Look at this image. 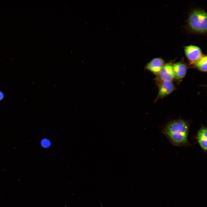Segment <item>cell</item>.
I'll return each mask as SVG.
<instances>
[{
  "mask_svg": "<svg viewBox=\"0 0 207 207\" xmlns=\"http://www.w3.org/2000/svg\"><path fill=\"white\" fill-rule=\"evenodd\" d=\"M4 94L1 91H0V101L2 100L4 98Z\"/></svg>",
  "mask_w": 207,
  "mask_h": 207,
  "instance_id": "8fae6325",
  "label": "cell"
},
{
  "mask_svg": "<svg viewBox=\"0 0 207 207\" xmlns=\"http://www.w3.org/2000/svg\"><path fill=\"white\" fill-rule=\"evenodd\" d=\"M40 143L41 147L45 148H49L51 145V141L47 138H44L42 139Z\"/></svg>",
  "mask_w": 207,
  "mask_h": 207,
  "instance_id": "30bf717a",
  "label": "cell"
},
{
  "mask_svg": "<svg viewBox=\"0 0 207 207\" xmlns=\"http://www.w3.org/2000/svg\"><path fill=\"white\" fill-rule=\"evenodd\" d=\"M173 64L170 62L165 64L159 73L156 75V80L158 84L163 81H172L175 79Z\"/></svg>",
  "mask_w": 207,
  "mask_h": 207,
  "instance_id": "277c9868",
  "label": "cell"
},
{
  "mask_svg": "<svg viewBox=\"0 0 207 207\" xmlns=\"http://www.w3.org/2000/svg\"><path fill=\"white\" fill-rule=\"evenodd\" d=\"M184 51L189 64L191 66L199 60L203 55L200 48L193 45L185 46Z\"/></svg>",
  "mask_w": 207,
  "mask_h": 207,
  "instance_id": "3957f363",
  "label": "cell"
},
{
  "mask_svg": "<svg viewBox=\"0 0 207 207\" xmlns=\"http://www.w3.org/2000/svg\"><path fill=\"white\" fill-rule=\"evenodd\" d=\"M164 60L160 57L153 58L148 63L145 69L157 75L165 64Z\"/></svg>",
  "mask_w": 207,
  "mask_h": 207,
  "instance_id": "52a82bcc",
  "label": "cell"
},
{
  "mask_svg": "<svg viewBox=\"0 0 207 207\" xmlns=\"http://www.w3.org/2000/svg\"><path fill=\"white\" fill-rule=\"evenodd\" d=\"M192 66L200 72H207V55H203Z\"/></svg>",
  "mask_w": 207,
  "mask_h": 207,
  "instance_id": "9c48e42d",
  "label": "cell"
},
{
  "mask_svg": "<svg viewBox=\"0 0 207 207\" xmlns=\"http://www.w3.org/2000/svg\"><path fill=\"white\" fill-rule=\"evenodd\" d=\"M189 29L198 33L207 32V13L203 10L195 9L189 13L187 20Z\"/></svg>",
  "mask_w": 207,
  "mask_h": 207,
  "instance_id": "7a4b0ae2",
  "label": "cell"
},
{
  "mask_svg": "<svg viewBox=\"0 0 207 207\" xmlns=\"http://www.w3.org/2000/svg\"><path fill=\"white\" fill-rule=\"evenodd\" d=\"M189 128L188 121L179 118L166 124L162 129L161 133L173 145L188 146L190 145L188 137Z\"/></svg>",
  "mask_w": 207,
  "mask_h": 207,
  "instance_id": "6da1fadb",
  "label": "cell"
},
{
  "mask_svg": "<svg viewBox=\"0 0 207 207\" xmlns=\"http://www.w3.org/2000/svg\"><path fill=\"white\" fill-rule=\"evenodd\" d=\"M197 141L202 149L207 152V128L202 125L198 130L196 136Z\"/></svg>",
  "mask_w": 207,
  "mask_h": 207,
  "instance_id": "ba28073f",
  "label": "cell"
},
{
  "mask_svg": "<svg viewBox=\"0 0 207 207\" xmlns=\"http://www.w3.org/2000/svg\"><path fill=\"white\" fill-rule=\"evenodd\" d=\"M187 68L186 64L183 60L173 64V69L175 79L179 82L181 81L186 74Z\"/></svg>",
  "mask_w": 207,
  "mask_h": 207,
  "instance_id": "8992f818",
  "label": "cell"
},
{
  "mask_svg": "<svg viewBox=\"0 0 207 207\" xmlns=\"http://www.w3.org/2000/svg\"><path fill=\"white\" fill-rule=\"evenodd\" d=\"M158 85V93L155 101L168 96L175 90V86L171 81H163Z\"/></svg>",
  "mask_w": 207,
  "mask_h": 207,
  "instance_id": "5b68a950",
  "label": "cell"
}]
</instances>
